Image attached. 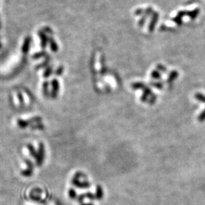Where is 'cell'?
<instances>
[{
	"label": "cell",
	"instance_id": "cell-1",
	"mask_svg": "<svg viewBox=\"0 0 205 205\" xmlns=\"http://www.w3.org/2000/svg\"><path fill=\"white\" fill-rule=\"evenodd\" d=\"M29 47H30V38L28 39V37H27L26 40L25 41V43H24L23 47H22V52H25H25H27Z\"/></svg>",
	"mask_w": 205,
	"mask_h": 205
},
{
	"label": "cell",
	"instance_id": "cell-2",
	"mask_svg": "<svg viewBox=\"0 0 205 205\" xmlns=\"http://www.w3.org/2000/svg\"><path fill=\"white\" fill-rule=\"evenodd\" d=\"M51 49H52V51L56 52L57 50V46L56 45V43L54 41H51Z\"/></svg>",
	"mask_w": 205,
	"mask_h": 205
}]
</instances>
